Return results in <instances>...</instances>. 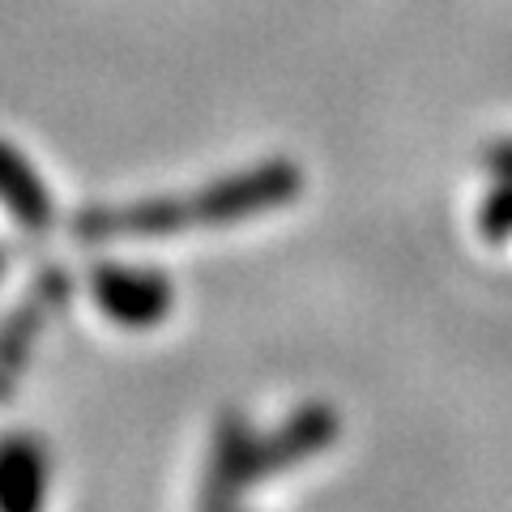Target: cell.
Wrapping results in <instances>:
<instances>
[{"mask_svg": "<svg viewBox=\"0 0 512 512\" xmlns=\"http://www.w3.org/2000/svg\"><path fill=\"white\" fill-rule=\"evenodd\" d=\"M274 180H248V184H222L210 197H192V201H154V205H137V210H111V214H90L82 218L86 235H163L188 222H222V218H239L252 205L244 201H265Z\"/></svg>", "mask_w": 512, "mask_h": 512, "instance_id": "6da1fadb", "label": "cell"}, {"mask_svg": "<svg viewBox=\"0 0 512 512\" xmlns=\"http://www.w3.org/2000/svg\"><path fill=\"white\" fill-rule=\"evenodd\" d=\"M94 299L99 308L120 320V325L146 329L163 320L171 308V282L154 269H128V265H107L94 274Z\"/></svg>", "mask_w": 512, "mask_h": 512, "instance_id": "7a4b0ae2", "label": "cell"}, {"mask_svg": "<svg viewBox=\"0 0 512 512\" xmlns=\"http://www.w3.org/2000/svg\"><path fill=\"white\" fill-rule=\"evenodd\" d=\"M0 205L22 227H47V218H52V201H47L43 180L9 146H0Z\"/></svg>", "mask_w": 512, "mask_h": 512, "instance_id": "277c9868", "label": "cell"}, {"mask_svg": "<svg viewBox=\"0 0 512 512\" xmlns=\"http://www.w3.org/2000/svg\"><path fill=\"white\" fill-rule=\"evenodd\" d=\"M0 269H5V256H0Z\"/></svg>", "mask_w": 512, "mask_h": 512, "instance_id": "5b68a950", "label": "cell"}, {"mask_svg": "<svg viewBox=\"0 0 512 512\" xmlns=\"http://www.w3.org/2000/svg\"><path fill=\"white\" fill-rule=\"evenodd\" d=\"M47 495V453L39 440L9 436L0 444V512H39Z\"/></svg>", "mask_w": 512, "mask_h": 512, "instance_id": "3957f363", "label": "cell"}]
</instances>
